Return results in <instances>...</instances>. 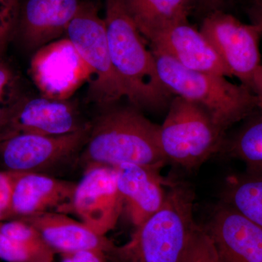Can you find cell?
Wrapping results in <instances>:
<instances>
[{
  "mask_svg": "<svg viewBox=\"0 0 262 262\" xmlns=\"http://www.w3.org/2000/svg\"><path fill=\"white\" fill-rule=\"evenodd\" d=\"M14 81L11 70L4 63H0V125L10 107L18 99H11Z\"/></svg>",
  "mask_w": 262,
  "mask_h": 262,
  "instance_id": "d4e9b609",
  "label": "cell"
},
{
  "mask_svg": "<svg viewBox=\"0 0 262 262\" xmlns=\"http://www.w3.org/2000/svg\"><path fill=\"white\" fill-rule=\"evenodd\" d=\"M168 110L159 133L167 163L192 170L222 151L226 131L204 108L174 96Z\"/></svg>",
  "mask_w": 262,
  "mask_h": 262,
  "instance_id": "5b68a950",
  "label": "cell"
},
{
  "mask_svg": "<svg viewBox=\"0 0 262 262\" xmlns=\"http://www.w3.org/2000/svg\"><path fill=\"white\" fill-rule=\"evenodd\" d=\"M221 201L262 227V175L230 176L225 181Z\"/></svg>",
  "mask_w": 262,
  "mask_h": 262,
  "instance_id": "d6986e66",
  "label": "cell"
},
{
  "mask_svg": "<svg viewBox=\"0 0 262 262\" xmlns=\"http://www.w3.org/2000/svg\"><path fill=\"white\" fill-rule=\"evenodd\" d=\"M19 9L18 0H0V54L16 30Z\"/></svg>",
  "mask_w": 262,
  "mask_h": 262,
  "instance_id": "603a6c76",
  "label": "cell"
},
{
  "mask_svg": "<svg viewBox=\"0 0 262 262\" xmlns=\"http://www.w3.org/2000/svg\"><path fill=\"white\" fill-rule=\"evenodd\" d=\"M115 168L122 211L137 227L163 206L167 194L165 187L171 182L162 178L158 169L134 163H122Z\"/></svg>",
  "mask_w": 262,
  "mask_h": 262,
  "instance_id": "9a60e30c",
  "label": "cell"
},
{
  "mask_svg": "<svg viewBox=\"0 0 262 262\" xmlns=\"http://www.w3.org/2000/svg\"><path fill=\"white\" fill-rule=\"evenodd\" d=\"M75 106L70 101L52 99L40 95L18 98L0 125V134L28 133L61 136L83 128Z\"/></svg>",
  "mask_w": 262,
  "mask_h": 262,
  "instance_id": "8fae6325",
  "label": "cell"
},
{
  "mask_svg": "<svg viewBox=\"0 0 262 262\" xmlns=\"http://www.w3.org/2000/svg\"><path fill=\"white\" fill-rule=\"evenodd\" d=\"M12 187L11 173L0 170V222L8 220L9 217Z\"/></svg>",
  "mask_w": 262,
  "mask_h": 262,
  "instance_id": "484cf974",
  "label": "cell"
},
{
  "mask_svg": "<svg viewBox=\"0 0 262 262\" xmlns=\"http://www.w3.org/2000/svg\"><path fill=\"white\" fill-rule=\"evenodd\" d=\"M54 256L0 234V259L3 261L53 262Z\"/></svg>",
  "mask_w": 262,
  "mask_h": 262,
  "instance_id": "7402d4cb",
  "label": "cell"
},
{
  "mask_svg": "<svg viewBox=\"0 0 262 262\" xmlns=\"http://www.w3.org/2000/svg\"><path fill=\"white\" fill-rule=\"evenodd\" d=\"M201 32L208 39L232 77L248 87L261 64V29L255 24H245L222 10L207 14Z\"/></svg>",
  "mask_w": 262,
  "mask_h": 262,
  "instance_id": "ba28073f",
  "label": "cell"
},
{
  "mask_svg": "<svg viewBox=\"0 0 262 262\" xmlns=\"http://www.w3.org/2000/svg\"><path fill=\"white\" fill-rule=\"evenodd\" d=\"M103 20L112 63L127 99L137 108H168L173 96L162 84L152 52L146 48L123 1L106 0Z\"/></svg>",
  "mask_w": 262,
  "mask_h": 262,
  "instance_id": "7a4b0ae2",
  "label": "cell"
},
{
  "mask_svg": "<svg viewBox=\"0 0 262 262\" xmlns=\"http://www.w3.org/2000/svg\"><path fill=\"white\" fill-rule=\"evenodd\" d=\"M123 206L115 167L91 165L77 183L73 198L63 213L73 212L96 234L106 236L115 228Z\"/></svg>",
  "mask_w": 262,
  "mask_h": 262,
  "instance_id": "9c48e42d",
  "label": "cell"
},
{
  "mask_svg": "<svg viewBox=\"0 0 262 262\" xmlns=\"http://www.w3.org/2000/svg\"><path fill=\"white\" fill-rule=\"evenodd\" d=\"M30 74L42 96L61 101L69 100L94 76L67 37L37 49L31 60Z\"/></svg>",
  "mask_w": 262,
  "mask_h": 262,
  "instance_id": "30bf717a",
  "label": "cell"
},
{
  "mask_svg": "<svg viewBox=\"0 0 262 262\" xmlns=\"http://www.w3.org/2000/svg\"><path fill=\"white\" fill-rule=\"evenodd\" d=\"M248 88L257 98L258 111L262 112V63L253 74Z\"/></svg>",
  "mask_w": 262,
  "mask_h": 262,
  "instance_id": "4316f807",
  "label": "cell"
},
{
  "mask_svg": "<svg viewBox=\"0 0 262 262\" xmlns=\"http://www.w3.org/2000/svg\"><path fill=\"white\" fill-rule=\"evenodd\" d=\"M62 258H63V262H72L70 258L67 257V256H62Z\"/></svg>",
  "mask_w": 262,
  "mask_h": 262,
  "instance_id": "f546056e",
  "label": "cell"
},
{
  "mask_svg": "<svg viewBox=\"0 0 262 262\" xmlns=\"http://www.w3.org/2000/svg\"><path fill=\"white\" fill-rule=\"evenodd\" d=\"M144 39L174 22L188 19L194 0H122Z\"/></svg>",
  "mask_w": 262,
  "mask_h": 262,
  "instance_id": "ac0fdd59",
  "label": "cell"
},
{
  "mask_svg": "<svg viewBox=\"0 0 262 262\" xmlns=\"http://www.w3.org/2000/svg\"><path fill=\"white\" fill-rule=\"evenodd\" d=\"M91 127L89 123L80 130L61 136L0 134V170L46 174L80 157Z\"/></svg>",
  "mask_w": 262,
  "mask_h": 262,
  "instance_id": "52a82bcc",
  "label": "cell"
},
{
  "mask_svg": "<svg viewBox=\"0 0 262 262\" xmlns=\"http://www.w3.org/2000/svg\"><path fill=\"white\" fill-rule=\"evenodd\" d=\"M244 121L233 136L225 139L222 150L245 163L246 171L262 175V112L256 111Z\"/></svg>",
  "mask_w": 262,
  "mask_h": 262,
  "instance_id": "ffe728a7",
  "label": "cell"
},
{
  "mask_svg": "<svg viewBox=\"0 0 262 262\" xmlns=\"http://www.w3.org/2000/svg\"><path fill=\"white\" fill-rule=\"evenodd\" d=\"M81 4L80 0H25L15 31L26 47L37 51L66 34Z\"/></svg>",
  "mask_w": 262,
  "mask_h": 262,
  "instance_id": "2e32d148",
  "label": "cell"
},
{
  "mask_svg": "<svg viewBox=\"0 0 262 262\" xmlns=\"http://www.w3.org/2000/svg\"><path fill=\"white\" fill-rule=\"evenodd\" d=\"M152 53L165 89L173 97L204 108L226 132L258 111L257 98L244 84L232 83L224 76L186 68L166 55Z\"/></svg>",
  "mask_w": 262,
  "mask_h": 262,
  "instance_id": "277c9868",
  "label": "cell"
},
{
  "mask_svg": "<svg viewBox=\"0 0 262 262\" xmlns=\"http://www.w3.org/2000/svg\"><path fill=\"white\" fill-rule=\"evenodd\" d=\"M194 192L185 182H172L163 206L135 227L130 239L105 252L108 262H184L196 229Z\"/></svg>",
  "mask_w": 262,
  "mask_h": 262,
  "instance_id": "6da1fadb",
  "label": "cell"
},
{
  "mask_svg": "<svg viewBox=\"0 0 262 262\" xmlns=\"http://www.w3.org/2000/svg\"><path fill=\"white\" fill-rule=\"evenodd\" d=\"M159 133L160 125L135 106L112 108L91 125L79 158L84 168L134 163L160 170L168 163L160 147Z\"/></svg>",
  "mask_w": 262,
  "mask_h": 262,
  "instance_id": "3957f363",
  "label": "cell"
},
{
  "mask_svg": "<svg viewBox=\"0 0 262 262\" xmlns=\"http://www.w3.org/2000/svg\"><path fill=\"white\" fill-rule=\"evenodd\" d=\"M11 175L13 187L8 220H19L42 212L55 211L54 209L63 213L72 201L77 185V183L46 173Z\"/></svg>",
  "mask_w": 262,
  "mask_h": 262,
  "instance_id": "5bb4252c",
  "label": "cell"
},
{
  "mask_svg": "<svg viewBox=\"0 0 262 262\" xmlns=\"http://www.w3.org/2000/svg\"><path fill=\"white\" fill-rule=\"evenodd\" d=\"M184 262H220L214 246L203 227H198Z\"/></svg>",
  "mask_w": 262,
  "mask_h": 262,
  "instance_id": "cb8c5ba5",
  "label": "cell"
},
{
  "mask_svg": "<svg viewBox=\"0 0 262 262\" xmlns=\"http://www.w3.org/2000/svg\"><path fill=\"white\" fill-rule=\"evenodd\" d=\"M0 234L35 248L38 251L55 255L56 252L43 239L35 228L27 222L19 220L0 222Z\"/></svg>",
  "mask_w": 262,
  "mask_h": 262,
  "instance_id": "44dd1931",
  "label": "cell"
},
{
  "mask_svg": "<svg viewBox=\"0 0 262 262\" xmlns=\"http://www.w3.org/2000/svg\"><path fill=\"white\" fill-rule=\"evenodd\" d=\"M227 0H194V6L208 10V14L215 10H222V5Z\"/></svg>",
  "mask_w": 262,
  "mask_h": 262,
  "instance_id": "83f0119b",
  "label": "cell"
},
{
  "mask_svg": "<svg viewBox=\"0 0 262 262\" xmlns=\"http://www.w3.org/2000/svg\"><path fill=\"white\" fill-rule=\"evenodd\" d=\"M253 24L259 26L262 34V0H251V6L250 8Z\"/></svg>",
  "mask_w": 262,
  "mask_h": 262,
  "instance_id": "f1b7e54d",
  "label": "cell"
},
{
  "mask_svg": "<svg viewBox=\"0 0 262 262\" xmlns=\"http://www.w3.org/2000/svg\"><path fill=\"white\" fill-rule=\"evenodd\" d=\"M145 39L151 51L166 55L186 68L232 77L208 39L188 19L168 24Z\"/></svg>",
  "mask_w": 262,
  "mask_h": 262,
  "instance_id": "4fadbf2b",
  "label": "cell"
},
{
  "mask_svg": "<svg viewBox=\"0 0 262 262\" xmlns=\"http://www.w3.org/2000/svg\"><path fill=\"white\" fill-rule=\"evenodd\" d=\"M84 63L94 74L90 82L89 94L101 106H110L127 92L114 69L104 20L93 3H82L66 32Z\"/></svg>",
  "mask_w": 262,
  "mask_h": 262,
  "instance_id": "8992f818",
  "label": "cell"
},
{
  "mask_svg": "<svg viewBox=\"0 0 262 262\" xmlns=\"http://www.w3.org/2000/svg\"><path fill=\"white\" fill-rule=\"evenodd\" d=\"M203 227L220 262H262V227L221 201Z\"/></svg>",
  "mask_w": 262,
  "mask_h": 262,
  "instance_id": "7c38bea8",
  "label": "cell"
},
{
  "mask_svg": "<svg viewBox=\"0 0 262 262\" xmlns=\"http://www.w3.org/2000/svg\"><path fill=\"white\" fill-rule=\"evenodd\" d=\"M19 220L37 229L45 242L61 255L82 251L105 253L113 243L106 236L96 234L82 222H77L60 212H42Z\"/></svg>",
  "mask_w": 262,
  "mask_h": 262,
  "instance_id": "e0dca14e",
  "label": "cell"
}]
</instances>
